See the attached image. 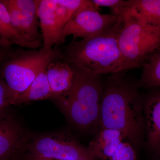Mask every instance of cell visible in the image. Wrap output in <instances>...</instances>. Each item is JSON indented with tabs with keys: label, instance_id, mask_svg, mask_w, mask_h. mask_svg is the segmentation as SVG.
<instances>
[{
	"label": "cell",
	"instance_id": "6da1fadb",
	"mask_svg": "<svg viewBox=\"0 0 160 160\" xmlns=\"http://www.w3.org/2000/svg\"><path fill=\"white\" fill-rule=\"evenodd\" d=\"M123 72L111 74L104 82L101 99V128L122 132L137 152L143 146L145 123L138 80Z\"/></svg>",
	"mask_w": 160,
	"mask_h": 160
},
{
	"label": "cell",
	"instance_id": "7a4b0ae2",
	"mask_svg": "<svg viewBox=\"0 0 160 160\" xmlns=\"http://www.w3.org/2000/svg\"><path fill=\"white\" fill-rule=\"evenodd\" d=\"M70 65L74 71L71 89L66 94L51 100L72 126L82 131L96 133L100 127L101 99L105 82L103 75Z\"/></svg>",
	"mask_w": 160,
	"mask_h": 160
},
{
	"label": "cell",
	"instance_id": "3957f363",
	"mask_svg": "<svg viewBox=\"0 0 160 160\" xmlns=\"http://www.w3.org/2000/svg\"><path fill=\"white\" fill-rule=\"evenodd\" d=\"M119 17L116 22L98 34L79 42L72 40L62 53L63 61L95 74H114L125 71L118 44L124 22L122 16Z\"/></svg>",
	"mask_w": 160,
	"mask_h": 160
},
{
	"label": "cell",
	"instance_id": "277c9868",
	"mask_svg": "<svg viewBox=\"0 0 160 160\" xmlns=\"http://www.w3.org/2000/svg\"><path fill=\"white\" fill-rule=\"evenodd\" d=\"M63 59L62 52L57 48L47 52L40 49L25 50L22 48L14 50L0 63V75L9 87L13 102L50 63Z\"/></svg>",
	"mask_w": 160,
	"mask_h": 160
},
{
	"label": "cell",
	"instance_id": "5b68a950",
	"mask_svg": "<svg viewBox=\"0 0 160 160\" xmlns=\"http://www.w3.org/2000/svg\"><path fill=\"white\" fill-rule=\"evenodd\" d=\"M119 16L122 18L124 22L119 36L118 44L125 62V71L140 68L160 48V27L139 22L126 8Z\"/></svg>",
	"mask_w": 160,
	"mask_h": 160
},
{
	"label": "cell",
	"instance_id": "8992f818",
	"mask_svg": "<svg viewBox=\"0 0 160 160\" xmlns=\"http://www.w3.org/2000/svg\"><path fill=\"white\" fill-rule=\"evenodd\" d=\"M17 158L21 160H96L72 135L30 133Z\"/></svg>",
	"mask_w": 160,
	"mask_h": 160
},
{
	"label": "cell",
	"instance_id": "52a82bcc",
	"mask_svg": "<svg viewBox=\"0 0 160 160\" xmlns=\"http://www.w3.org/2000/svg\"><path fill=\"white\" fill-rule=\"evenodd\" d=\"M38 16L43 40L40 49L47 52L53 46L62 44V31L71 18L66 9L56 0H39Z\"/></svg>",
	"mask_w": 160,
	"mask_h": 160
},
{
	"label": "cell",
	"instance_id": "ba28073f",
	"mask_svg": "<svg viewBox=\"0 0 160 160\" xmlns=\"http://www.w3.org/2000/svg\"><path fill=\"white\" fill-rule=\"evenodd\" d=\"M119 18L114 14H101L94 5L87 7L64 26L62 34V44L69 35H72L73 39H85L98 34L115 24Z\"/></svg>",
	"mask_w": 160,
	"mask_h": 160
},
{
	"label": "cell",
	"instance_id": "9c48e42d",
	"mask_svg": "<svg viewBox=\"0 0 160 160\" xmlns=\"http://www.w3.org/2000/svg\"><path fill=\"white\" fill-rule=\"evenodd\" d=\"M141 96L146 147L153 157L160 152V86L149 88Z\"/></svg>",
	"mask_w": 160,
	"mask_h": 160
},
{
	"label": "cell",
	"instance_id": "30bf717a",
	"mask_svg": "<svg viewBox=\"0 0 160 160\" xmlns=\"http://www.w3.org/2000/svg\"><path fill=\"white\" fill-rule=\"evenodd\" d=\"M29 134L7 110L0 112V159L13 160L22 151Z\"/></svg>",
	"mask_w": 160,
	"mask_h": 160
},
{
	"label": "cell",
	"instance_id": "8fae6325",
	"mask_svg": "<svg viewBox=\"0 0 160 160\" xmlns=\"http://www.w3.org/2000/svg\"><path fill=\"white\" fill-rule=\"evenodd\" d=\"M124 140L126 137L119 130L101 128L86 148L94 159L108 160Z\"/></svg>",
	"mask_w": 160,
	"mask_h": 160
},
{
	"label": "cell",
	"instance_id": "7c38bea8",
	"mask_svg": "<svg viewBox=\"0 0 160 160\" xmlns=\"http://www.w3.org/2000/svg\"><path fill=\"white\" fill-rule=\"evenodd\" d=\"M46 70L52 93L50 99L64 95L70 90L74 75L71 65L64 61H54L47 66Z\"/></svg>",
	"mask_w": 160,
	"mask_h": 160
},
{
	"label": "cell",
	"instance_id": "4fadbf2b",
	"mask_svg": "<svg viewBox=\"0 0 160 160\" xmlns=\"http://www.w3.org/2000/svg\"><path fill=\"white\" fill-rule=\"evenodd\" d=\"M126 9L139 22L160 27V0H129Z\"/></svg>",
	"mask_w": 160,
	"mask_h": 160
},
{
	"label": "cell",
	"instance_id": "5bb4252c",
	"mask_svg": "<svg viewBox=\"0 0 160 160\" xmlns=\"http://www.w3.org/2000/svg\"><path fill=\"white\" fill-rule=\"evenodd\" d=\"M21 12L22 25L26 37L32 42L41 41L38 30L39 0H12Z\"/></svg>",
	"mask_w": 160,
	"mask_h": 160
},
{
	"label": "cell",
	"instance_id": "9a60e30c",
	"mask_svg": "<svg viewBox=\"0 0 160 160\" xmlns=\"http://www.w3.org/2000/svg\"><path fill=\"white\" fill-rule=\"evenodd\" d=\"M52 97V93L46 69L38 75L26 91L15 98L13 105H21L38 100L50 99Z\"/></svg>",
	"mask_w": 160,
	"mask_h": 160
},
{
	"label": "cell",
	"instance_id": "2e32d148",
	"mask_svg": "<svg viewBox=\"0 0 160 160\" xmlns=\"http://www.w3.org/2000/svg\"><path fill=\"white\" fill-rule=\"evenodd\" d=\"M142 72L138 80L140 88L149 89L160 86V48L142 65Z\"/></svg>",
	"mask_w": 160,
	"mask_h": 160
},
{
	"label": "cell",
	"instance_id": "e0dca14e",
	"mask_svg": "<svg viewBox=\"0 0 160 160\" xmlns=\"http://www.w3.org/2000/svg\"><path fill=\"white\" fill-rule=\"evenodd\" d=\"M0 21L9 33L11 38L12 45H17L21 48H27L30 49H36L42 48L41 41L32 42L25 37L20 35L16 31L12 25L9 13L6 6L0 0Z\"/></svg>",
	"mask_w": 160,
	"mask_h": 160
},
{
	"label": "cell",
	"instance_id": "ac0fdd59",
	"mask_svg": "<svg viewBox=\"0 0 160 160\" xmlns=\"http://www.w3.org/2000/svg\"><path fill=\"white\" fill-rule=\"evenodd\" d=\"M1 1L6 6L13 28L18 33L28 39L26 37L23 30L22 16L17 7L15 5L12 0H1Z\"/></svg>",
	"mask_w": 160,
	"mask_h": 160
},
{
	"label": "cell",
	"instance_id": "d6986e66",
	"mask_svg": "<svg viewBox=\"0 0 160 160\" xmlns=\"http://www.w3.org/2000/svg\"><path fill=\"white\" fill-rule=\"evenodd\" d=\"M136 151L128 141L124 140L108 160H136Z\"/></svg>",
	"mask_w": 160,
	"mask_h": 160
},
{
	"label": "cell",
	"instance_id": "ffe728a7",
	"mask_svg": "<svg viewBox=\"0 0 160 160\" xmlns=\"http://www.w3.org/2000/svg\"><path fill=\"white\" fill-rule=\"evenodd\" d=\"M97 10L100 7H107L111 8L113 14L118 15L122 9L128 8L129 1L122 0H92Z\"/></svg>",
	"mask_w": 160,
	"mask_h": 160
},
{
	"label": "cell",
	"instance_id": "44dd1931",
	"mask_svg": "<svg viewBox=\"0 0 160 160\" xmlns=\"http://www.w3.org/2000/svg\"><path fill=\"white\" fill-rule=\"evenodd\" d=\"M12 102L13 97L9 87L0 75V112L6 111Z\"/></svg>",
	"mask_w": 160,
	"mask_h": 160
},
{
	"label": "cell",
	"instance_id": "7402d4cb",
	"mask_svg": "<svg viewBox=\"0 0 160 160\" xmlns=\"http://www.w3.org/2000/svg\"><path fill=\"white\" fill-rule=\"evenodd\" d=\"M11 47H7L0 46V63L9 57L14 51Z\"/></svg>",
	"mask_w": 160,
	"mask_h": 160
},
{
	"label": "cell",
	"instance_id": "603a6c76",
	"mask_svg": "<svg viewBox=\"0 0 160 160\" xmlns=\"http://www.w3.org/2000/svg\"><path fill=\"white\" fill-rule=\"evenodd\" d=\"M0 38L7 40L11 43V38H10V36L5 28H4L1 21H0Z\"/></svg>",
	"mask_w": 160,
	"mask_h": 160
},
{
	"label": "cell",
	"instance_id": "cb8c5ba5",
	"mask_svg": "<svg viewBox=\"0 0 160 160\" xmlns=\"http://www.w3.org/2000/svg\"><path fill=\"white\" fill-rule=\"evenodd\" d=\"M12 45L11 43L9 41L0 38V46L9 47H11Z\"/></svg>",
	"mask_w": 160,
	"mask_h": 160
},
{
	"label": "cell",
	"instance_id": "d4e9b609",
	"mask_svg": "<svg viewBox=\"0 0 160 160\" xmlns=\"http://www.w3.org/2000/svg\"><path fill=\"white\" fill-rule=\"evenodd\" d=\"M155 160H160V152L158 155L154 157Z\"/></svg>",
	"mask_w": 160,
	"mask_h": 160
},
{
	"label": "cell",
	"instance_id": "484cf974",
	"mask_svg": "<svg viewBox=\"0 0 160 160\" xmlns=\"http://www.w3.org/2000/svg\"><path fill=\"white\" fill-rule=\"evenodd\" d=\"M19 160V159H16V160Z\"/></svg>",
	"mask_w": 160,
	"mask_h": 160
},
{
	"label": "cell",
	"instance_id": "4316f807",
	"mask_svg": "<svg viewBox=\"0 0 160 160\" xmlns=\"http://www.w3.org/2000/svg\"><path fill=\"white\" fill-rule=\"evenodd\" d=\"M0 160H1V159H0Z\"/></svg>",
	"mask_w": 160,
	"mask_h": 160
}]
</instances>
